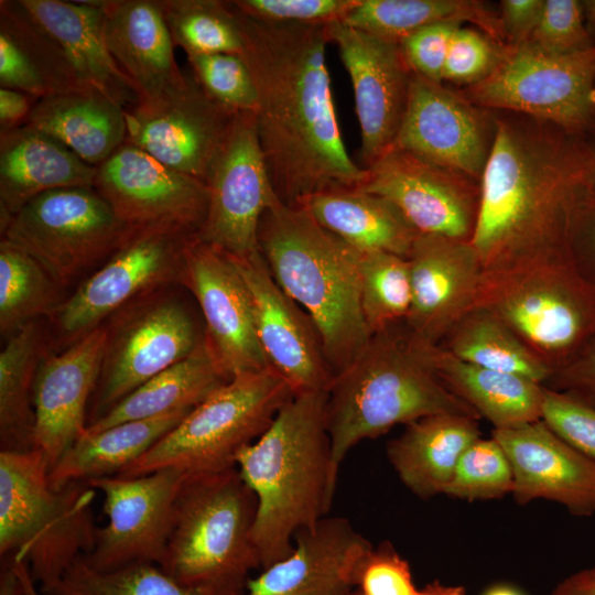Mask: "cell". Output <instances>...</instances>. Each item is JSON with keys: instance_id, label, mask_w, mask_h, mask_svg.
<instances>
[{"instance_id": "cell-9", "label": "cell", "mask_w": 595, "mask_h": 595, "mask_svg": "<svg viewBox=\"0 0 595 595\" xmlns=\"http://www.w3.org/2000/svg\"><path fill=\"white\" fill-rule=\"evenodd\" d=\"M293 394L271 368L236 376L115 476L136 477L163 468L188 475L234 468L238 453L270 426Z\"/></svg>"}, {"instance_id": "cell-40", "label": "cell", "mask_w": 595, "mask_h": 595, "mask_svg": "<svg viewBox=\"0 0 595 595\" xmlns=\"http://www.w3.org/2000/svg\"><path fill=\"white\" fill-rule=\"evenodd\" d=\"M30 255L0 240V334L6 340L33 321L48 318L66 298Z\"/></svg>"}, {"instance_id": "cell-52", "label": "cell", "mask_w": 595, "mask_h": 595, "mask_svg": "<svg viewBox=\"0 0 595 595\" xmlns=\"http://www.w3.org/2000/svg\"><path fill=\"white\" fill-rule=\"evenodd\" d=\"M545 386L595 409V334L569 363L552 375Z\"/></svg>"}, {"instance_id": "cell-49", "label": "cell", "mask_w": 595, "mask_h": 595, "mask_svg": "<svg viewBox=\"0 0 595 595\" xmlns=\"http://www.w3.org/2000/svg\"><path fill=\"white\" fill-rule=\"evenodd\" d=\"M356 595H412L410 565L388 542L372 548L361 560L356 572Z\"/></svg>"}, {"instance_id": "cell-63", "label": "cell", "mask_w": 595, "mask_h": 595, "mask_svg": "<svg viewBox=\"0 0 595 595\" xmlns=\"http://www.w3.org/2000/svg\"><path fill=\"white\" fill-rule=\"evenodd\" d=\"M351 595H356V592H353V594H351Z\"/></svg>"}, {"instance_id": "cell-51", "label": "cell", "mask_w": 595, "mask_h": 595, "mask_svg": "<svg viewBox=\"0 0 595 595\" xmlns=\"http://www.w3.org/2000/svg\"><path fill=\"white\" fill-rule=\"evenodd\" d=\"M457 22H441L424 26L400 42L410 69L426 79L441 83L444 66Z\"/></svg>"}, {"instance_id": "cell-3", "label": "cell", "mask_w": 595, "mask_h": 595, "mask_svg": "<svg viewBox=\"0 0 595 595\" xmlns=\"http://www.w3.org/2000/svg\"><path fill=\"white\" fill-rule=\"evenodd\" d=\"M327 391L293 394L270 426L237 455L257 499L251 531L261 570L288 556L295 536L328 513L338 474L326 423Z\"/></svg>"}, {"instance_id": "cell-13", "label": "cell", "mask_w": 595, "mask_h": 595, "mask_svg": "<svg viewBox=\"0 0 595 595\" xmlns=\"http://www.w3.org/2000/svg\"><path fill=\"white\" fill-rule=\"evenodd\" d=\"M475 100L550 121L583 138L595 127V46L551 54L526 42L472 89Z\"/></svg>"}, {"instance_id": "cell-39", "label": "cell", "mask_w": 595, "mask_h": 595, "mask_svg": "<svg viewBox=\"0 0 595 595\" xmlns=\"http://www.w3.org/2000/svg\"><path fill=\"white\" fill-rule=\"evenodd\" d=\"M440 346L468 364L522 376L544 386L553 375L504 322L480 307L462 316Z\"/></svg>"}, {"instance_id": "cell-60", "label": "cell", "mask_w": 595, "mask_h": 595, "mask_svg": "<svg viewBox=\"0 0 595 595\" xmlns=\"http://www.w3.org/2000/svg\"><path fill=\"white\" fill-rule=\"evenodd\" d=\"M591 132H594V139L593 140H585V143L588 149V155H589V167H588V184L591 190L595 193V127Z\"/></svg>"}, {"instance_id": "cell-15", "label": "cell", "mask_w": 595, "mask_h": 595, "mask_svg": "<svg viewBox=\"0 0 595 595\" xmlns=\"http://www.w3.org/2000/svg\"><path fill=\"white\" fill-rule=\"evenodd\" d=\"M206 184L208 208L197 238L236 258L258 252L262 215L279 196L260 145L255 112L234 116Z\"/></svg>"}, {"instance_id": "cell-20", "label": "cell", "mask_w": 595, "mask_h": 595, "mask_svg": "<svg viewBox=\"0 0 595 595\" xmlns=\"http://www.w3.org/2000/svg\"><path fill=\"white\" fill-rule=\"evenodd\" d=\"M366 170L360 187L389 199L420 235L470 240L479 188L467 176L396 149Z\"/></svg>"}, {"instance_id": "cell-4", "label": "cell", "mask_w": 595, "mask_h": 595, "mask_svg": "<svg viewBox=\"0 0 595 595\" xmlns=\"http://www.w3.org/2000/svg\"><path fill=\"white\" fill-rule=\"evenodd\" d=\"M432 345L402 322L372 334L351 364L334 377L326 423L337 474L356 444L396 425L439 413L480 420L437 376Z\"/></svg>"}, {"instance_id": "cell-10", "label": "cell", "mask_w": 595, "mask_h": 595, "mask_svg": "<svg viewBox=\"0 0 595 595\" xmlns=\"http://www.w3.org/2000/svg\"><path fill=\"white\" fill-rule=\"evenodd\" d=\"M176 285L134 299L102 324L106 344L87 425L142 383L185 359L203 340L204 332Z\"/></svg>"}, {"instance_id": "cell-37", "label": "cell", "mask_w": 595, "mask_h": 595, "mask_svg": "<svg viewBox=\"0 0 595 595\" xmlns=\"http://www.w3.org/2000/svg\"><path fill=\"white\" fill-rule=\"evenodd\" d=\"M47 348L46 324L37 320L7 339L0 351L1 451L34 450V381Z\"/></svg>"}, {"instance_id": "cell-34", "label": "cell", "mask_w": 595, "mask_h": 595, "mask_svg": "<svg viewBox=\"0 0 595 595\" xmlns=\"http://www.w3.org/2000/svg\"><path fill=\"white\" fill-rule=\"evenodd\" d=\"M431 358L446 388L480 419L491 423L493 430L512 429L542 419L544 385L468 364L440 345L431 346Z\"/></svg>"}, {"instance_id": "cell-23", "label": "cell", "mask_w": 595, "mask_h": 595, "mask_svg": "<svg viewBox=\"0 0 595 595\" xmlns=\"http://www.w3.org/2000/svg\"><path fill=\"white\" fill-rule=\"evenodd\" d=\"M491 436L511 464V495L518 505L545 499L560 504L573 516L595 513V459L576 450L542 420L493 430Z\"/></svg>"}, {"instance_id": "cell-44", "label": "cell", "mask_w": 595, "mask_h": 595, "mask_svg": "<svg viewBox=\"0 0 595 595\" xmlns=\"http://www.w3.org/2000/svg\"><path fill=\"white\" fill-rule=\"evenodd\" d=\"M511 464L496 439L479 437L462 455L444 495L466 501L511 495Z\"/></svg>"}, {"instance_id": "cell-14", "label": "cell", "mask_w": 595, "mask_h": 595, "mask_svg": "<svg viewBox=\"0 0 595 595\" xmlns=\"http://www.w3.org/2000/svg\"><path fill=\"white\" fill-rule=\"evenodd\" d=\"M188 474L163 468L136 477L107 476L88 483L104 495L107 522L83 559L98 571L161 565L173 529L175 504Z\"/></svg>"}, {"instance_id": "cell-11", "label": "cell", "mask_w": 595, "mask_h": 595, "mask_svg": "<svg viewBox=\"0 0 595 595\" xmlns=\"http://www.w3.org/2000/svg\"><path fill=\"white\" fill-rule=\"evenodd\" d=\"M188 230L166 225L132 227L118 249L47 318L50 349H65L113 313L153 290L181 285Z\"/></svg>"}, {"instance_id": "cell-19", "label": "cell", "mask_w": 595, "mask_h": 595, "mask_svg": "<svg viewBox=\"0 0 595 595\" xmlns=\"http://www.w3.org/2000/svg\"><path fill=\"white\" fill-rule=\"evenodd\" d=\"M354 89L360 127L359 165L368 169L388 152L407 108L410 69L400 44L388 42L342 21L327 25Z\"/></svg>"}, {"instance_id": "cell-24", "label": "cell", "mask_w": 595, "mask_h": 595, "mask_svg": "<svg viewBox=\"0 0 595 595\" xmlns=\"http://www.w3.org/2000/svg\"><path fill=\"white\" fill-rule=\"evenodd\" d=\"M391 149L473 178L482 176L489 152L474 109L440 83L414 73Z\"/></svg>"}, {"instance_id": "cell-25", "label": "cell", "mask_w": 595, "mask_h": 595, "mask_svg": "<svg viewBox=\"0 0 595 595\" xmlns=\"http://www.w3.org/2000/svg\"><path fill=\"white\" fill-rule=\"evenodd\" d=\"M411 306L408 327L440 345L454 324L474 306L483 267L469 241L419 235L408 256Z\"/></svg>"}, {"instance_id": "cell-56", "label": "cell", "mask_w": 595, "mask_h": 595, "mask_svg": "<svg viewBox=\"0 0 595 595\" xmlns=\"http://www.w3.org/2000/svg\"><path fill=\"white\" fill-rule=\"evenodd\" d=\"M550 595H595V565L569 575Z\"/></svg>"}, {"instance_id": "cell-27", "label": "cell", "mask_w": 595, "mask_h": 595, "mask_svg": "<svg viewBox=\"0 0 595 595\" xmlns=\"http://www.w3.org/2000/svg\"><path fill=\"white\" fill-rule=\"evenodd\" d=\"M105 40L139 100L158 97L173 86L183 69L160 0H105Z\"/></svg>"}, {"instance_id": "cell-29", "label": "cell", "mask_w": 595, "mask_h": 595, "mask_svg": "<svg viewBox=\"0 0 595 595\" xmlns=\"http://www.w3.org/2000/svg\"><path fill=\"white\" fill-rule=\"evenodd\" d=\"M56 41L82 83L128 108L138 96L108 51L105 0H20Z\"/></svg>"}, {"instance_id": "cell-2", "label": "cell", "mask_w": 595, "mask_h": 595, "mask_svg": "<svg viewBox=\"0 0 595 595\" xmlns=\"http://www.w3.org/2000/svg\"><path fill=\"white\" fill-rule=\"evenodd\" d=\"M584 138L499 121L480 176L470 245L483 270L569 253L591 191Z\"/></svg>"}, {"instance_id": "cell-5", "label": "cell", "mask_w": 595, "mask_h": 595, "mask_svg": "<svg viewBox=\"0 0 595 595\" xmlns=\"http://www.w3.org/2000/svg\"><path fill=\"white\" fill-rule=\"evenodd\" d=\"M258 245L275 282L316 326L335 377L371 337L360 304V252L279 197L262 215Z\"/></svg>"}, {"instance_id": "cell-6", "label": "cell", "mask_w": 595, "mask_h": 595, "mask_svg": "<svg viewBox=\"0 0 595 595\" xmlns=\"http://www.w3.org/2000/svg\"><path fill=\"white\" fill-rule=\"evenodd\" d=\"M36 450L0 451V556L26 563L40 587L56 583L94 548L97 528L88 483L53 488Z\"/></svg>"}, {"instance_id": "cell-43", "label": "cell", "mask_w": 595, "mask_h": 595, "mask_svg": "<svg viewBox=\"0 0 595 595\" xmlns=\"http://www.w3.org/2000/svg\"><path fill=\"white\" fill-rule=\"evenodd\" d=\"M360 304L371 335L405 322L411 306L408 259L382 251L360 252Z\"/></svg>"}, {"instance_id": "cell-16", "label": "cell", "mask_w": 595, "mask_h": 595, "mask_svg": "<svg viewBox=\"0 0 595 595\" xmlns=\"http://www.w3.org/2000/svg\"><path fill=\"white\" fill-rule=\"evenodd\" d=\"M235 115L183 69L161 95L126 108V142L206 183Z\"/></svg>"}, {"instance_id": "cell-21", "label": "cell", "mask_w": 595, "mask_h": 595, "mask_svg": "<svg viewBox=\"0 0 595 595\" xmlns=\"http://www.w3.org/2000/svg\"><path fill=\"white\" fill-rule=\"evenodd\" d=\"M231 257L250 293L257 336L269 367L294 394L328 391L334 372L311 317L279 286L260 250Z\"/></svg>"}, {"instance_id": "cell-42", "label": "cell", "mask_w": 595, "mask_h": 595, "mask_svg": "<svg viewBox=\"0 0 595 595\" xmlns=\"http://www.w3.org/2000/svg\"><path fill=\"white\" fill-rule=\"evenodd\" d=\"M172 41L186 56L212 53L240 54L244 40L230 1L160 0Z\"/></svg>"}, {"instance_id": "cell-7", "label": "cell", "mask_w": 595, "mask_h": 595, "mask_svg": "<svg viewBox=\"0 0 595 595\" xmlns=\"http://www.w3.org/2000/svg\"><path fill=\"white\" fill-rule=\"evenodd\" d=\"M256 510L237 467L188 475L161 569L184 586L244 595L249 573L261 569L251 538Z\"/></svg>"}, {"instance_id": "cell-48", "label": "cell", "mask_w": 595, "mask_h": 595, "mask_svg": "<svg viewBox=\"0 0 595 595\" xmlns=\"http://www.w3.org/2000/svg\"><path fill=\"white\" fill-rule=\"evenodd\" d=\"M576 450L595 459V409L545 386L541 419Z\"/></svg>"}, {"instance_id": "cell-62", "label": "cell", "mask_w": 595, "mask_h": 595, "mask_svg": "<svg viewBox=\"0 0 595 595\" xmlns=\"http://www.w3.org/2000/svg\"><path fill=\"white\" fill-rule=\"evenodd\" d=\"M483 595H524L520 589L509 584H495L488 587Z\"/></svg>"}, {"instance_id": "cell-28", "label": "cell", "mask_w": 595, "mask_h": 595, "mask_svg": "<svg viewBox=\"0 0 595 595\" xmlns=\"http://www.w3.org/2000/svg\"><path fill=\"white\" fill-rule=\"evenodd\" d=\"M96 174V166L30 126L0 133V228L46 192L94 187Z\"/></svg>"}, {"instance_id": "cell-47", "label": "cell", "mask_w": 595, "mask_h": 595, "mask_svg": "<svg viewBox=\"0 0 595 595\" xmlns=\"http://www.w3.org/2000/svg\"><path fill=\"white\" fill-rule=\"evenodd\" d=\"M358 0H234L246 17L271 23L328 25L343 21Z\"/></svg>"}, {"instance_id": "cell-33", "label": "cell", "mask_w": 595, "mask_h": 595, "mask_svg": "<svg viewBox=\"0 0 595 595\" xmlns=\"http://www.w3.org/2000/svg\"><path fill=\"white\" fill-rule=\"evenodd\" d=\"M298 206L357 251L408 258L420 235L389 199L361 187L312 194Z\"/></svg>"}, {"instance_id": "cell-41", "label": "cell", "mask_w": 595, "mask_h": 595, "mask_svg": "<svg viewBox=\"0 0 595 595\" xmlns=\"http://www.w3.org/2000/svg\"><path fill=\"white\" fill-rule=\"evenodd\" d=\"M43 595H228L214 587L181 585L160 565L140 563L98 571L79 558Z\"/></svg>"}, {"instance_id": "cell-38", "label": "cell", "mask_w": 595, "mask_h": 595, "mask_svg": "<svg viewBox=\"0 0 595 595\" xmlns=\"http://www.w3.org/2000/svg\"><path fill=\"white\" fill-rule=\"evenodd\" d=\"M473 22L489 37H505L501 20L470 0H358L342 21L378 39L400 44L413 32L441 22Z\"/></svg>"}, {"instance_id": "cell-30", "label": "cell", "mask_w": 595, "mask_h": 595, "mask_svg": "<svg viewBox=\"0 0 595 595\" xmlns=\"http://www.w3.org/2000/svg\"><path fill=\"white\" fill-rule=\"evenodd\" d=\"M0 87L35 100L89 88L20 0L0 1Z\"/></svg>"}, {"instance_id": "cell-55", "label": "cell", "mask_w": 595, "mask_h": 595, "mask_svg": "<svg viewBox=\"0 0 595 595\" xmlns=\"http://www.w3.org/2000/svg\"><path fill=\"white\" fill-rule=\"evenodd\" d=\"M35 101L24 93L0 87V133L24 125Z\"/></svg>"}, {"instance_id": "cell-53", "label": "cell", "mask_w": 595, "mask_h": 595, "mask_svg": "<svg viewBox=\"0 0 595 595\" xmlns=\"http://www.w3.org/2000/svg\"><path fill=\"white\" fill-rule=\"evenodd\" d=\"M570 251L578 271L595 289V193L592 190L576 215Z\"/></svg>"}, {"instance_id": "cell-58", "label": "cell", "mask_w": 595, "mask_h": 595, "mask_svg": "<svg viewBox=\"0 0 595 595\" xmlns=\"http://www.w3.org/2000/svg\"><path fill=\"white\" fill-rule=\"evenodd\" d=\"M412 595H467V592L463 586L445 585L434 581L423 588H418Z\"/></svg>"}, {"instance_id": "cell-59", "label": "cell", "mask_w": 595, "mask_h": 595, "mask_svg": "<svg viewBox=\"0 0 595 595\" xmlns=\"http://www.w3.org/2000/svg\"><path fill=\"white\" fill-rule=\"evenodd\" d=\"M0 595H20L17 575L11 564H2Z\"/></svg>"}, {"instance_id": "cell-1", "label": "cell", "mask_w": 595, "mask_h": 595, "mask_svg": "<svg viewBox=\"0 0 595 595\" xmlns=\"http://www.w3.org/2000/svg\"><path fill=\"white\" fill-rule=\"evenodd\" d=\"M231 6L257 90L258 138L279 198L298 206L318 192L360 187L368 173L350 158L338 125L327 25L261 22Z\"/></svg>"}, {"instance_id": "cell-54", "label": "cell", "mask_w": 595, "mask_h": 595, "mask_svg": "<svg viewBox=\"0 0 595 595\" xmlns=\"http://www.w3.org/2000/svg\"><path fill=\"white\" fill-rule=\"evenodd\" d=\"M544 0H504L501 2V24L505 36H508L513 46L529 41L536 30Z\"/></svg>"}, {"instance_id": "cell-32", "label": "cell", "mask_w": 595, "mask_h": 595, "mask_svg": "<svg viewBox=\"0 0 595 595\" xmlns=\"http://www.w3.org/2000/svg\"><path fill=\"white\" fill-rule=\"evenodd\" d=\"M24 125L56 139L96 167L127 138L126 107L94 88L36 100Z\"/></svg>"}, {"instance_id": "cell-36", "label": "cell", "mask_w": 595, "mask_h": 595, "mask_svg": "<svg viewBox=\"0 0 595 595\" xmlns=\"http://www.w3.org/2000/svg\"><path fill=\"white\" fill-rule=\"evenodd\" d=\"M227 381L203 338L190 356L142 383L87 425L85 433L172 411L192 410Z\"/></svg>"}, {"instance_id": "cell-18", "label": "cell", "mask_w": 595, "mask_h": 595, "mask_svg": "<svg viewBox=\"0 0 595 595\" xmlns=\"http://www.w3.org/2000/svg\"><path fill=\"white\" fill-rule=\"evenodd\" d=\"M94 187L129 227L166 225L197 234L207 214L204 181L128 142L97 166Z\"/></svg>"}, {"instance_id": "cell-17", "label": "cell", "mask_w": 595, "mask_h": 595, "mask_svg": "<svg viewBox=\"0 0 595 595\" xmlns=\"http://www.w3.org/2000/svg\"><path fill=\"white\" fill-rule=\"evenodd\" d=\"M181 285L201 309L205 342L227 380L270 368L257 336L250 293L230 255L192 235L184 248Z\"/></svg>"}, {"instance_id": "cell-50", "label": "cell", "mask_w": 595, "mask_h": 595, "mask_svg": "<svg viewBox=\"0 0 595 595\" xmlns=\"http://www.w3.org/2000/svg\"><path fill=\"white\" fill-rule=\"evenodd\" d=\"M502 55L495 48L491 37L459 26L451 40L443 79L476 84L495 69Z\"/></svg>"}, {"instance_id": "cell-35", "label": "cell", "mask_w": 595, "mask_h": 595, "mask_svg": "<svg viewBox=\"0 0 595 595\" xmlns=\"http://www.w3.org/2000/svg\"><path fill=\"white\" fill-rule=\"evenodd\" d=\"M192 410L172 411L154 418L121 422L96 433H84L50 470L51 486L57 489L72 483L118 475Z\"/></svg>"}, {"instance_id": "cell-8", "label": "cell", "mask_w": 595, "mask_h": 595, "mask_svg": "<svg viewBox=\"0 0 595 595\" xmlns=\"http://www.w3.org/2000/svg\"><path fill=\"white\" fill-rule=\"evenodd\" d=\"M473 307L496 315L553 374L595 334V289L571 252L484 270Z\"/></svg>"}, {"instance_id": "cell-61", "label": "cell", "mask_w": 595, "mask_h": 595, "mask_svg": "<svg viewBox=\"0 0 595 595\" xmlns=\"http://www.w3.org/2000/svg\"><path fill=\"white\" fill-rule=\"evenodd\" d=\"M582 3L584 9L585 22L593 39V35L595 34V0H586L582 1Z\"/></svg>"}, {"instance_id": "cell-31", "label": "cell", "mask_w": 595, "mask_h": 595, "mask_svg": "<svg viewBox=\"0 0 595 595\" xmlns=\"http://www.w3.org/2000/svg\"><path fill=\"white\" fill-rule=\"evenodd\" d=\"M404 426L387 444L388 459L399 479L419 498L444 495L462 455L480 437L478 420L439 413Z\"/></svg>"}, {"instance_id": "cell-57", "label": "cell", "mask_w": 595, "mask_h": 595, "mask_svg": "<svg viewBox=\"0 0 595 595\" xmlns=\"http://www.w3.org/2000/svg\"><path fill=\"white\" fill-rule=\"evenodd\" d=\"M2 563H10L19 583L20 595H43L36 583L30 574V570L25 562L18 560H6Z\"/></svg>"}, {"instance_id": "cell-22", "label": "cell", "mask_w": 595, "mask_h": 595, "mask_svg": "<svg viewBox=\"0 0 595 595\" xmlns=\"http://www.w3.org/2000/svg\"><path fill=\"white\" fill-rule=\"evenodd\" d=\"M106 344L104 325L57 353L45 350L34 381L33 448L50 470L85 433Z\"/></svg>"}, {"instance_id": "cell-46", "label": "cell", "mask_w": 595, "mask_h": 595, "mask_svg": "<svg viewBox=\"0 0 595 595\" xmlns=\"http://www.w3.org/2000/svg\"><path fill=\"white\" fill-rule=\"evenodd\" d=\"M528 43L558 55L595 46L585 22L583 3L577 0H545Z\"/></svg>"}, {"instance_id": "cell-26", "label": "cell", "mask_w": 595, "mask_h": 595, "mask_svg": "<svg viewBox=\"0 0 595 595\" xmlns=\"http://www.w3.org/2000/svg\"><path fill=\"white\" fill-rule=\"evenodd\" d=\"M371 543L343 517L301 530L293 551L249 578L244 595H351Z\"/></svg>"}, {"instance_id": "cell-45", "label": "cell", "mask_w": 595, "mask_h": 595, "mask_svg": "<svg viewBox=\"0 0 595 595\" xmlns=\"http://www.w3.org/2000/svg\"><path fill=\"white\" fill-rule=\"evenodd\" d=\"M186 58L197 83L218 105L231 113L256 112L255 82L240 54H197Z\"/></svg>"}, {"instance_id": "cell-12", "label": "cell", "mask_w": 595, "mask_h": 595, "mask_svg": "<svg viewBox=\"0 0 595 595\" xmlns=\"http://www.w3.org/2000/svg\"><path fill=\"white\" fill-rule=\"evenodd\" d=\"M132 227L122 223L95 187L46 192L0 228L1 239L30 255L65 290L100 267Z\"/></svg>"}]
</instances>
